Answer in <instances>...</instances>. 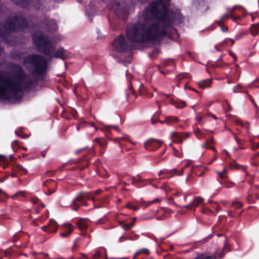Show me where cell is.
I'll return each mask as SVG.
<instances>
[{"label":"cell","mask_w":259,"mask_h":259,"mask_svg":"<svg viewBox=\"0 0 259 259\" xmlns=\"http://www.w3.org/2000/svg\"><path fill=\"white\" fill-rule=\"evenodd\" d=\"M23 98V91L18 82L6 73L0 72V100L17 103Z\"/></svg>","instance_id":"obj_1"},{"label":"cell","mask_w":259,"mask_h":259,"mask_svg":"<svg viewBox=\"0 0 259 259\" xmlns=\"http://www.w3.org/2000/svg\"><path fill=\"white\" fill-rule=\"evenodd\" d=\"M26 69L33 75L42 76L47 72L48 63L47 59L39 55H30L24 61Z\"/></svg>","instance_id":"obj_2"},{"label":"cell","mask_w":259,"mask_h":259,"mask_svg":"<svg viewBox=\"0 0 259 259\" xmlns=\"http://www.w3.org/2000/svg\"><path fill=\"white\" fill-rule=\"evenodd\" d=\"M33 40L38 50L47 56H51L54 52V46L47 35L42 32H35L33 35Z\"/></svg>","instance_id":"obj_3"},{"label":"cell","mask_w":259,"mask_h":259,"mask_svg":"<svg viewBox=\"0 0 259 259\" xmlns=\"http://www.w3.org/2000/svg\"><path fill=\"white\" fill-rule=\"evenodd\" d=\"M129 39L133 42H145L150 39L149 29L142 24H132L127 30Z\"/></svg>","instance_id":"obj_4"},{"label":"cell","mask_w":259,"mask_h":259,"mask_svg":"<svg viewBox=\"0 0 259 259\" xmlns=\"http://www.w3.org/2000/svg\"><path fill=\"white\" fill-rule=\"evenodd\" d=\"M28 25L26 18L21 16H13L6 21L5 27L9 31L16 32L25 30Z\"/></svg>","instance_id":"obj_5"},{"label":"cell","mask_w":259,"mask_h":259,"mask_svg":"<svg viewBox=\"0 0 259 259\" xmlns=\"http://www.w3.org/2000/svg\"><path fill=\"white\" fill-rule=\"evenodd\" d=\"M151 13L158 19H163L167 15V9L164 3L161 2H154L150 6Z\"/></svg>","instance_id":"obj_6"},{"label":"cell","mask_w":259,"mask_h":259,"mask_svg":"<svg viewBox=\"0 0 259 259\" xmlns=\"http://www.w3.org/2000/svg\"><path fill=\"white\" fill-rule=\"evenodd\" d=\"M9 74L17 80L21 81L24 78V73L21 67L15 64H11L9 66Z\"/></svg>","instance_id":"obj_7"},{"label":"cell","mask_w":259,"mask_h":259,"mask_svg":"<svg viewBox=\"0 0 259 259\" xmlns=\"http://www.w3.org/2000/svg\"><path fill=\"white\" fill-rule=\"evenodd\" d=\"M114 47L118 51H124L127 48V44H126L125 39L122 36H120L117 38L116 40L114 42Z\"/></svg>","instance_id":"obj_8"},{"label":"cell","mask_w":259,"mask_h":259,"mask_svg":"<svg viewBox=\"0 0 259 259\" xmlns=\"http://www.w3.org/2000/svg\"><path fill=\"white\" fill-rule=\"evenodd\" d=\"M193 259H222L217 254L211 252H203L196 254Z\"/></svg>","instance_id":"obj_9"},{"label":"cell","mask_w":259,"mask_h":259,"mask_svg":"<svg viewBox=\"0 0 259 259\" xmlns=\"http://www.w3.org/2000/svg\"><path fill=\"white\" fill-rule=\"evenodd\" d=\"M15 4L18 5V6H21V7H27L32 0H12Z\"/></svg>","instance_id":"obj_10"},{"label":"cell","mask_w":259,"mask_h":259,"mask_svg":"<svg viewBox=\"0 0 259 259\" xmlns=\"http://www.w3.org/2000/svg\"><path fill=\"white\" fill-rule=\"evenodd\" d=\"M2 52H3V49H2L1 46H0V56H1Z\"/></svg>","instance_id":"obj_11"}]
</instances>
